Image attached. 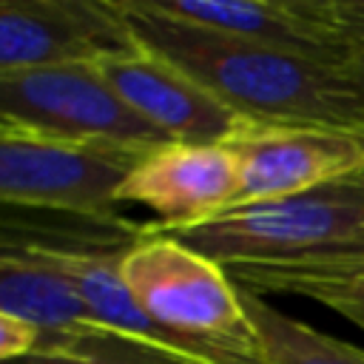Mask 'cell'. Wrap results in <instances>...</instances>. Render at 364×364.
I'll return each instance as SVG.
<instances>
[{
	"label": "cell",
	"instance_id": "obj_1",
	"mask_svg": "<svg viewBox=\"0 0 364 364\" xmlns=\"http://www.w3.org/2000/svg\"><path fill=\"white\" fill-rule=\"evenodd\" d=\"M122 11L136 46L176 65L245 119L264 125L364 128V105L341 68L176 20L151 0H122Z\"/></svg>",
	"mask_w": 364,
	"mask_h": 364
},
{
	"label": "cell",
	"instance_id": "obj_2",
	"mask_svg": "<svg viewBox=\"0 0 364 364\" xmlns=\"http://www.w3.org/2000/svg\"><path fill=\"white\" fill-rule=\"evenodd\" d=\"M142 310L219 364H267L242 293L222 264L171 233H148L119 259Z\"/></svg>",
	"mask_w": 364,
	"mask_h": 364
},
{
	"label": "cell",
	"instance_id": "obj_3",
	"mask_svg": "<svg viewBox=\"0 0 364 364\" xmlns=\"http://www.w3.org/2000/svg\"><path fill=\"white\" fill-rule=\"evenodd\" d=\"M361 233L364 171L282 199L228 208L225 213L171 236L216 264L230 267L301 259Z\"/></svg>",
	"mask_w": 364,
	"mask_h": 364
},
{
	"label": "cell",
	"instance_id": "obj_4",
	"mask_svg": "<svg viewBox=\"0 0 364 364\" xmlns=\"http://www.w3.org/2000/svg\"><path fill=\"white\" fill-rule=\"evenodd\" d=\"M0 128L34 136L154 151L168 139L131 111L97 65H46L0 74Z\"/></svg>",
	"mask_w": 364,
	"mask_h": 364
},
{
	"label": "cell",
	"instance_id": "obj_5",
	"mask_svg": "<svg viewBox=\"0 0 364 364\" xmlns=\"http://www.w3.org/2000/svg\"><path fill=\"white\" fill-rule=\"evenodd\" d=\"M145 154L0 128V202L122 222L117 193Z\"/></svg>",
	"mask_w": 364,
	"mask_h": 364
},
{
	"label": "cell",
	"instance_id": "obj_6",
	"mask_svg": "<svg viewBox=\"0 0 364 364\" xmlns=\"http://www.w3.org/2000/svg\"><path fill=\"white\" fill-rule=\"evenodd\" d=\"M136 48L122 0H3L0 74L46 65H97Z\"/></svg>",
	"mask_w": 364,
	"mask_h": 364
},
{
	"label": "cell",
	"instance_id": "obj_7",
	"mask_svg": "<svg viewBox=\"0 0 364 364\" xmlns=\"http://www.w3.org/2000/svg\"><path fill=\"white\" fill-rule=\"evenodd\" d=\"M228 148L239 165L236 205L282 199L364 171V139L344 128L247 122Z\"/></svg>",
	"mask_w": 364,
	"mask_h": 364
},
{
	"label": "cell",
	"instance_id": "obj_8",
	"mask_svg": "<svg viewBox=\"0 0 364 364\" xmlns=\"http://www.w3.org/2000/svg\"><path fill=\"white\" fill-rule=\"evenodd\" d=\"M239 196V165L228 145L165 142L148 151L125 176L117 199L134 202L156 213L159 233L196 228L228 208Z\"/></svg>",
	"mask_w": 364,
	"mask_h": 364
},
{
	"label": "cell",
	"instance_id": "obj_9",
	"mask_svg": "<svg viewBox=\"0 0 364 364\" xmlns=\"http://www.w3.org/2000/svg\"><path fill=\"white\" fill-rule=\"evenodd\" d=\"M159 11L318 65L344 68L355 46L327 0H151Z\"/></svg>",
	"mask_w": 364,
	"mask_h": 364
},
{
	"label": "cell",
	"instance_id": "obj_10",
	"mask_svg": "<svg viewBox=\"0 0 364 364\" xmlns=\"http://www.w3.org/2000/svg\"><path fill=\"white\" fill-rule=\"evenodd\" d=\"M97 71L119 100L168 142L228 145L247 122H253L222 105L199 82L142 46L128 54L100 60Z\"/></svg>",
	"mask_w": 364,
	"mask_h": 364
},
{
	"label": "cell",
	"instance_id": "obj_11",
	"mask_svg": "<svg viewBox=\"0 0 364 364\" xmlns=\"http://www.w3.org/2000/svg\"><path fill=\"white\" fill-rule=\"evenodd\" d=\"M0 313L34 324L40 336L100 327L80 290L63 273L48 262L17 250L0 253Z\"/></svg>",
	"mask_w": 364,
	"mask_h": 364
},
{
	"label": "cell",
	"instance_id": "obj_12",
	"mask_svg": "<svg viewBox=\"0 0 364 364\" xmlns=\"http://www.w3.org/2000/svg\"><path fill=\"white\" fill-rule=\"evenodd\" d=\"M250 293H293L313 299L364 330V262H250L225 267Z\"/></svg>",
	"mask_w": 364,
	"mask_h": 364
},
{
	"label": "cell",
	"instance_id": "obj_13",
	"mask_svg": "<svg viewBox=\"0 0 364 364\" xmlns=\"http://www.w3.org/2000/svg\"><path fill=\"white\" fill-rule=\"evenodd\" d=\"M239 293L267 364H364V347L293 318L259 293L242 287Z\"/></svg>",
	"mask_w": 364,
	"mask_h": 364
},
{
	"label": "cell",
	"instance_id": "obj_14",
	"mask_svg": "<svg viewBox=\"0 0 364 364\" xmlns=\"http://www.w3.org/2000/svg\"><path fill=\"white\" fill-rule=\"evenodd\" d=\"M6 364H182V361L97 327L82 333L40 336L34 353Z\"/></svg>",
	"mask_w": 364,
	"mask_h": 364
},
{
	"label": "cell",
	"instance_id": "obj_15",
	"mask_svg": "<svg viewBox=\"0 0 364 364\" xmlns=\"http://www.w3.org/2000/svg\"><path fill=\"white\" fill-rule=\"evenodd\" d=\"M40 344V330L17 316L0 313V364L17 361L28 353H34Z\"/></svg>",
	"mask_w": 364,
	"mask_h": 364
},
{
	"label": "cell",
	"instance_id": "obj_16",
	"mask_svg": "<svg viewBox=\"0 0 364 364\" xmlns=\"http://www.w3.org/2000/svg\"><path fill=\"white\" fill-rule=\"evenodd\" d=\"M336 23L347 31L355 46V54L364 51V0H327Z\"/></svg>",
	"mask_w": 364,
	"mask_h": 364
},
{
	"label": "cell",
	"instance_id": "obj_17",
	"mask_svg": "<svg viewBox=\"0 0 364 364\" xmlns=\"http://www.w3.org/2000/svg\"><path fill=\"white\" fill-rule=\"evenodd\" d=\"M301 259H318V262H364V233L355 236V239H350V242H341V245L324 247L318 253L301 256Z\"/></svg>",
	"mask_w": 364,
	"mask_h": 364
},
{
	"label": "cell",
	"instance_id": "obj_18",
	"mask_svg": "<svg viewBox=\"0 0 364 364\" xmlns=\"http://www.w3.org/2000/svg\"><path fill=\"white\" fill-rule=\"evenodd\" d=\"M341 74H344L347 85L353 88V94L358 97V102L364 105V51H361V54H355V57L341 68Z\"/></svg>",
	"mask_w": 364,
	"mask_h": 364
},
{
	"label": "cell",
	"instance_id": "obj_19",
	"mask_svg": "<svg viewBox=\"0 0 364 364\" xmlns=\"http://www.w3.org/2000/svg\"><path fill=\"white\" fill-rule=\"evenodd\" d=\"M355 131H358V136H361V139H364V128H355Z\"/></svg>",
	"mask_w": 364,
	"mask_h": 364
}]
</instances>
